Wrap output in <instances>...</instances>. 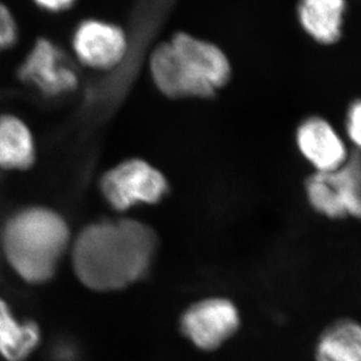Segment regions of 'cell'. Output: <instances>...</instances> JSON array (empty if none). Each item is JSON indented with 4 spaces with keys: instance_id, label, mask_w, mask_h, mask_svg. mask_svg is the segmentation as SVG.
<instances>
[{
    "instance_id": "18",
    "label": "cell",
    "mask_w": 361,
    "mask_h": 361,
    "mask_svg": "<svg viewBox=\"0 0 361 361\" xmlns=\"http://www.w3.org/2000/svg\"><path fill=\"white\" fill-rule=\"evenodd\" d=\"M35 6L49 13H61L70 10L77 3V0H31Z\"/></svg>"
},
{
    "instance_id": "10",
    "label": "cell",
    "mask_w": 361,
    "mask_h": 361,
    "mask_svg": "<svg viewBox=\"0 0 361 361\" xmlns=\"http://www.w3.org/2000/svg\"><path fill=\"white\" fill-rule=\"evenodd\" d=\"M38 161V145L31 126L12 111H0V171L26 173Z\"/></svg>"
},
{
    "instance_id": "9",
    "label": "cell",
    "mask_w": 361,
    "mask_h": 361,
    "mask_svg": "<svg viewBox=\"0 0 361 361\" xmlns=\"http://www.w3.org/2000/svg\"><path fill=\"white\" fill-rule=\"evenodd\" d=\"M42 344L38 322L23 317L0 295V361H28Z\"/></svg>"
},
{
    "instance_id": "17",
    "label": "cell",
    "mask_w": 361,
    "mask_h": 361,
    "mask_svg": "<svg viewBox=\"0 0 361 361\" xmlns=\"http://www.w3.org/2000/svg\"><path fill=\"white\" fill-rule=\"evenodd\" d=\"M345 139L352 152L361 154V100L348 107L345 121Z\"/></svg>"
},
{
    "instance_id": "5",
    "label": "cell",
    "mask_w": 361,
    "mask_h": 361,
    "mask_svg": "<svg viewBox=\"0 0 361 361\" xmlns=\"http://www.w3.org/2000/svg\"><path fill=\"white\" fill-rule=\"evenodd\" d=\"M18 79L46 97H59L79 87L80 75L73 60L51 39L39 38L21 61Z\"/></svg>"
},
{
    "instance_id": "4",
    "label": "cell",
    "mask_w": 361,
    "mask_h": 361,
    "mask_svg": "<svg viewBox=\"0 0 361 361\" xmlns=\"http://www.w3.org/2000/svg\"><path fill=\"white\" fill-rule=\"evenodd\" d=\"M242 325L236 302L226 295H208L190 302L180 313V332L196 350L217 351Z\"/></svg>"
},
{
    "instance_id": "1",
    "label": "cell",
    "mask_w": 361,
    "mask_h": 361,
    "mask_svg": "<svg viewBox=\"0 0 361 361\" xmlns=\"http://www.w3.org/2000/svg\"><path fill=\"white\" fill-rule=\"evenodd\" d=\"M159 247L157 231L142 221L99 219L73 237L71 265L79 283L90 291H122L149 276Z\"/></svg>"
},
{
    "instance_id": "8",
    "label": "cell",
    "mask_w": 361,
    "mask_h": 361,
    "mask_svg": "<svg viewBox=\"0 0 361 361\" xmlns=\"http://www.w3.org/2000/svg\"><path fill=\"white\" fill-rule=\"evenodd\" d=\"M72 51L75 59L90 70H113L128 53V38L118 25L86 19L74 30Z\"/></svg>"
},
{
    "instance_id": "11",
    "label": "cell",
    "mask_w": 361,
    "mask_h": 361,
    "mask_svg": "<svg viewBox=\"0 0 361 361\" xmlns=\"http://www.w3.org/2000/svg\"><path fill=\"white\" fill-rule=\"evenodd\" d=\"M316 361H361V323L352 318L334 320L320 334Z\"/></svg>"
},
{
    "instance_id": "2",
    "label": "cell",
    "mask_w": 361,
    "mask_h": 361,
    "mask_svg": "<svg viewBox=\"0 0 361 361\" xmlns=\"http://www.w3.org/2000/svg\"><path fill=\"white\" fill-rule=\"evenodd\" d=\"M70 224L56 209L28 204L11 212L0 226V255L11 274L28 286L56 277L73 243Z\"/></svg>"
},
{
    "instance_id": "14",
    "label": "cell",
    "mask_w": 361,
    "mask_h": 361,
    "mask_svg": "<svg viewBox=\"0 0 361 361\" xmlns=\"http://www.w3.org/2000/svg\"><path fill=\"white\" fill-rule=\"evenodd\" d=\"M334 173H311L304 182V196L317 215L330 221H341L346 219L338 200Z\"/></svg>"
},
{
    "instance_id": "16",
    "label": "cell",
    "mask_w": 361,
    "mask_h": 361,
    "mask_svg": "<svg viewBox=\"0 0 361 361\" xmlns=\"http://www.w3.org/2000/svg\"><path fill=\"white\" fill-rule=\"evenodd\" d=\"M20 38V27L13 11L0 0V53L6 52L17 45Z\"/></svg>"
},
{
    "instance_id": "13",
    "label": "cell",
    "mask_w": 361,
    "mask_h": 361,
    "mask_svg": "<svg viewBox=\"0 0 361 361\" xmlns=\"http://www.w3.org/2000/svg\"><path fill=\"white\" fill-rule=\"evenodd\" d=\"M345 6V0H300L299 20L317 42L331 44L341 37Z\"/></svg>"
},
{
    "instance_id": "6",
    "label": "cell",
    "mask_w": 361,
    "mask_h": 361,
    "mask_svg": "<svg viewBox=\"0 0 361 361\" xmlns=\"http://www.w3.org/2000/svg\"><path fill=\"white\" fill-rule=\"evenodd\" d=\"M169 44L184 72L197 88L200 99L214 97L228 84L231 65L219 46L184 32L175 33Z\"/></svg>"
},
{
    "instance_id": "7",
    "label": "cell",
    "mask_w": 361,
    "mask_h": 361,
    "mask_svg": "<svg viewBox=\"0 0 361 361\" xmlns=\"http://www.w3.org/2000/svg\"><path fill=\"white\" fill-rule=\"evenodd\" d=\"M295 149L311 173H334L351 157L348 141L330 121L322 116H309L295 129Z\"/></svg>"
},
{
    "instance_id": "3",
    "label": "cell",
    "mask_w": 361,
    "mask_h": 361,
    "mask_svg": "<svg viewBox=\"0 0 361 361\" xmlns=\"http://www.w3.org/2000/svg\"><path fill=\"white\" fill-rule=\"evenodd\" d=\"M99 190L113 210L127 212L137 207L160 204L171 194V183L164 171L149 161L129 157L104 171Z\"/></svg>"
},
{
    "instance_id": "12",
    "label": "cell",
    "mask_w": 361,
    "mask_h": 361,
    "mask_svg": "<svg viewBox=\"0 0 361 361\" xmlns=\"http://www.w3.org/2000/svg\"><path fill=\"white\" fill-rule=\"evenodd\" d=\"M149 71L154 85L166 97L200 99L197 90L180 66L169 42L160 44L154 49L150 56Z\"/></svg>"
},
{
    "instance_id": "15",
    "label": "cell",
    "mask_w": 361,
    "mask_h": 361,
    "mask_svg": "<svg viewBox=\"0 0 361 361\" xmlns=\"http://www.w3.org/2000/svg\"><path fill=\"white\" fill-rule=\"evenodd\" d=\"M334 176L345 217L361 222V154L352 152L346 164L334 171Z\"/></svg>"
}]
</instances>
